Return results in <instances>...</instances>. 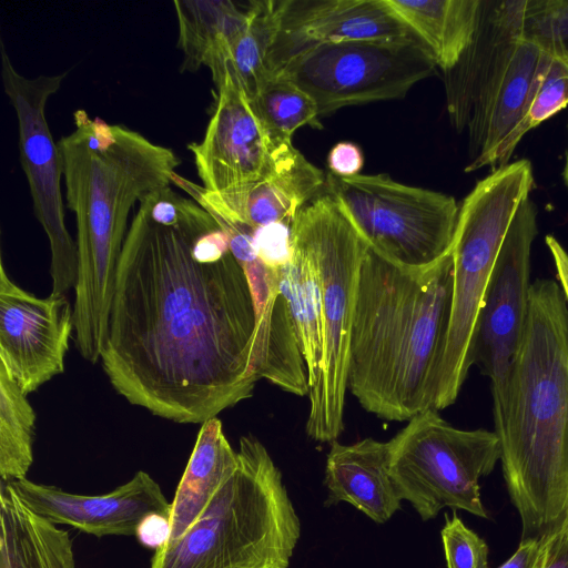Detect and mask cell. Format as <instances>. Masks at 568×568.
Wrapping results in <instances>:
<instances>
[{"mask_svg":"<svg viewBox=\"0 0 568 568\" xmlns=\"http://www.w3.org/2000/svg\"><path fill=\"white\" fill-rule=\"evenodd\" d=\"M255 311L227 235L172 186L139 203L116 268L103 371L152 415L204 424L253 395Z\"/></svg>","mask_w":568,"mask_h":568,"instance_id":"1","label":"cell"},{"mask_svg":"<svg viewBox=\"0 0 568 568\" xmlns=\"http://www.w3.org/2000/svg\"><path fill=\"white\" fill-rule=\"evenodd\" d=\"M75 129L58 142L68 207L77 224L74 345L91 364L105 343L116 268L136 203L171 186L181 160L172 149L123 125L74 113Z\"/></svg>","mask_w":568,"mask_h":568,"instance_id":"2","label":"cell"},{"mask_svg":"<svg viewBox=\"0 0 568 568\" xmlns=\"http://www.w3.org/2000/svg\"><path fill=\"white\" fill-rule=\"evenodd\" d=\"M521 540L568 521V303L558 281L531 283L526 325L494 417Z\"/></svg>","mask_w":568,"mask_h":568,"instance_id":"3","label":"cell"},{"mask_svg":"<svg viewBox=\"0 0 568 568\" xmlns=\"http://www.w3.org/2000/svg\"><path fill=\"white\" fill-rule=\"evenodd\" d=\"M453 291V256L423 274L404 272L369 247L349 343L347 389L387 420L433 408Z\"/></svg>","mask_w":568,"mask_h":568,"instance_id":"4","label":"cell"},{"mask_svg":"<svg viewBox=\"0 0 568 568\" xmlns=\"http://www.w3.org/2000/svg\"><path fill=\"white\" fill-rule=\"evenodd\" d=\"M237 458L207 507L154 551L150 568H288L301 523L282 474L253 435L241 437Z\"/></svg>","mask_w":568,"mask_h":568,"instance_id":"5","label":"cell"},{"mask_svg":"<svg viewBox=\"0 0 568 568\" xmlns=\"http://www.w3.org/2000/svg\"><path fill=\"white\" fill-rule=\"evenodd\" d=\"M524 0L483 1L473 41L446 72L447 109L468 131L466 172L488 165L524 116L551 58L521 33Z\"/></svg>","mask_w":568,"mask_h":568,"instance_id":"6","label":"cell"},{"mask_svg":"<svg viewBox=\"0 0 568 568\" xmlns=\"http://www.w3.org/2000/svg\"><path fill=\"white\" fill-rule=\"evenodd\" d=\"M534 183L530 161L509 162L478 181L459 206L449 323L433 404L437 410L455 403L474 365L478 317L495 261Z\"/></svg>","mask_w":568,"mask_h":568,"instance_id":"7","label":"cell"},{"mask_svg":"<svg viewBox=\"0 0 568 568\" xmlns=\"http://www.w3.org/2000/svg\"><path fill=\"white\" fill-rule=\"evenodd\" d=\"M291 229L292 240L315 265L322 302L323 373L308 393L306 434L333 443L344 429L351 334L368 246L325 190L298 211Z\"/></svg>","mask_w":568,"mask_h":568,"instance_id":"8","label":"cell"},{"mask_svg":"<svg viewBox=\"0 0 568 568\" xmlns=\"http://www.w3.org/2000/svg\"><path fill=\"white\" fill-rule=\"evenodd\" d=\"M325 191L367 246L410 274L452 254L459 205L448 194L398 183L387 174H326Z\"/></svg>","mask_w":568,"mask_h":568,"instance_id":"9","label":"cell"},{"mask_svg":"<svg viewBox=\"0 0 568 568\" xmlns=\"http://www.w3.org/2000/svg\"><path fill=\"white\" fill-rule=\"evenodd\" d=\"M389 474L423 520L449 507L487 518L479 479L500 460L495 430L459 429L435 408L412 417L389 442Z\"/></svg>","mask_w":568,"mask_h":568,"instance_id":"10","label":"cell"},{"mask_svg":"<svg viewBox=\"0 0 568 568\" xmlns=\"http://www.w3.org/2000/svg\"><path fill=\"white\" fill-rule=\"evenodd\" d=\"M436 63L415 36L308 44L271 67L314 101L320 116L338 109L404 98Z\"/></svg>","mask_w":568,"mask_h":568,"instance_id":"11","label":"cell"},{"mask_svg":"<svg viewBox=\"0 0 568 568\" xmlns=\"http://www.w3.org/2000/svg\"><path fill=\"white\" fill-rule=\"evenodd\" d=\"M1 75L4 92L18 120L20 163L29 184L34 215L50 244V294L65 295L77 284L78 247L65 227L62 164L47 121L45 105L60 89L67 72L24 77L16 70L1 45Z\"/></svg>","mask_w":568,"mask_h":568,"instance_id":"12","label":"cell"},{"mask_svg":"<svg viewBox=\"0 0 568 568\" xmlns=\"http://www.w3.org/2000/svg\"><path fill=\"white\" fill-rule=\"evenodd\" d=\"M537 232V207L528 196L519 205L503 241L478 317L474 364L490 381L494 417L501 410L526 325L532 283L531 248Z\"/></svg>","mask_w":568,"mask_h":568,"instance_id":"13","label":"cell"},{"mask_svg":"<svg viewBox=\"0 0 568 568\" xmlns=\"http://www.w3.org/2000/svg\"><path fill=\"white\" fill-rule=\"evenodd\" d=\"M74 334L73 305L67 295L38 297L7 274L0 263V364L24 394L64 372Z\"/></svg>","mask_w":568,"mask_h":568,"instance_id":"14","label":"cell"},{"mask_svg":"<svg viewBox=\"0 0 568 568\" xmlns=\"http://www.w3.org/2000/svg\"><path fill=\"white\" fill-rule=\"evenodd\" d=\"M187 148L202 186L211 192L264 178L274 169L280 150L273 149L250 99L229 67L216 85V104L203 139Z\"/></svg>","mask_w":568,"mask_h":568,"instance_id":"15","label":"cell"},{"mask_svg":"<svg viewBox=\"0 0 568 568\" xmlns=\"http://www.w3.org/2000/svg\"><path fill=\"white\" fill-rule=\"evenodd\" d=\"M6 484L32 511L97 537L135 535L145 516H169L171 510L160 485L143 470L112 491L94 496L67 493L27 478Z\"/></svg>","mask_w":568,"mask_h":568,"instance_id":"16","label":"cell"},{"mask_svg":"<svg viewBox=\"0 0 568 568\" xmlns=\"http://www.w3.org/2000/svg\"><path fill=\"white\" fill-rule=\"evenodd\" d=\"M325 180L326 174L290 144L278 150L274 169L250 184L211 192L176 172L172 184L206 211L258 227L292 223L298 211L325 190Z\"/></svg>","mask_w":568,"mask_h":568,"instance_id":"17","label":"cell"},{"mask_svg":"<svg viewBox=\"0 0 568 568\" xmlns=\"http://www.w3.org/2000/svg\"><path fill=\"white\" fill-rule=\"evenodd\" d=\"M277 4L280 32L270 68L282 55L308 44L414 34L385 0H281Z\"/></svg>","mask_w":568,"mask_h":568,"instance_id":"18","label":"cell"},{"mask_svg":"<svg viewBox=\"0 0 568 568\" xmlns=\"http://www.w3.org/2000/svg\"><path fill=\"white\" fill-rule=\"evenodd\" d=\"M324 483L328 490L325 505L348 503L377 524L400 509L402 499L389 474L388 442L331 443Z\"/></svg>","mask_w":568,"mask_h":568,"instance_id":"19","label":"cell"},{"mask_svg":"<svg viewBox=\"0 0 568 568\" xmlns=\"http://www.w3.org/2000/svg\"><path fill=\"white\" fill-rule=\"evenodd\" d=\"M255 311L254 365L264 378L285 392L308 395L306 364L280 276L265 274L250 284Z\"/></svg>","mask_w":568,"mask_h":568,"instance_id":"20","label":"cell"},{"mask_svg":"<svg viewBox=\"0 0 568 568\" xmlns=\"http://www.w3.org/2000/svg\"><path fill=\"white\" fill-rule=\"evenodd\" d=\"M173 6L179 24L178 47L184 55L181 71L206 67L217 85L230 50L248 23L252 1L175 0Z\"/></svg>","mask_w":568,"mask_h":568,"instance_id":"21","label":"cell"},{"mask_svg":"<svg viewBox=\"0 0 568 568\" xmlns=\"http://www.w3.org/2000/svg\"><path fill=\"white\" fill-rule=\"evenodd\" d=\"M239 458L217 417L202 424L171 503V534L179 539L207 507L237 467Z\"/></svg>","mask_w":568,"mask_h":568,"instance_id":"22","label":"cell"},{"mask_svg":"<svg viewBox=\"0 0 568 568\" xmlns=\"http://www.w3.org/2000/svg\"><path fill=\"white\" fill-rule=\"evenodd\" d=\"M0 568H75L68 531L27 507L8 484L0 494Z\"/></svg>","mask_w":568,"mask_h":568,"instance_id":"23","label":"cell"},{"mask_svg":"<svg viewBox=\"0 0 568 568\" xmlns=\"http://www.w3.org/2000/svg\"><path fill=\"white\" fill-rule=\"evenodd\" d=\"M445 73L460 60L477 29L481 0H385Z\"/></svg>","mask_w":568,"mask_h":568,"instance_id":"24","label":"cell"},{"mask_svg":"<svg viewBox=\"0 0 568 568\" xmlns=\"http://www.w3.org/2000/svg\"><path fill=\"white\" fill-rule=\"evenodd\" d=\"M293 258L281 267L280 291L292 313L306 364L310 390L323 373L324 341L318 276L307 253L292 240Z\"/></svg>","mask_w":568,"mask_h":568,"instance_id":"25","label":"cell"},{"mask_svg":"<svg viewBox=\"0 0 568 568\" xmlns=\"http://www.w3.org/2000/svg\"><path fill=\"white\" fill-rule=\"evenodd\" d=\"M36 412L0 364V475L3 483L27 478L33 463Z\"/></svg>","mask_w":568,"mask_h":568,"instance_id":"26","label":"cell"},{"mask_svg":"<svg viewBox=\"0 0 568 568\" xmlns=\"http://www.w3.org/2000/svg\"><path fill=\"white\" fill-rule=\"evenodd\" d=\"M278 32L277 1L252 0L248 23L232 45L225 63L250 100L272 74L270 60Z\"/></svg>","mask_w":568,"mask_h":568,"instance_id":"27","label":"cell"},{"mask_svg":"<svg viewBox=\"0 0 568 568\" xmlns=\"http://www.w3.org/2000/svg\"><path fill=\"white\" fill-rule=\"evenodd\" d=\"M250 101L274 150L292 144L301 126L321 128L314 101L277 73L272 72Z\"/></svg>","mask_w":568,"mask_h":568,"instance_id":"28","label":"cell"},{"mask_svg":"<svg viewBox=\"0 0 568 568\" xmlns=\"http://www.w3.org/2000/svg\"><path fill=\"white\" fill-rule=\"evenodd\" d=\"M567 105L568 61L552 57L529 100L524 116L495 151L487 166L495 170L507 165L524 135Z\"/></svg>","mask_w":568,"mask_h":568,"instance_id":"29","label":"cell"},{"mask_svg":"<svg viewBox=\"0 0 568 568\" xmlns=\"http://www.w3.org/2000/svg\"><path fill=\"white\" fill-rule=\"evenodd\" d=\"M521 33L550 57L568 61V0H524Z\"/></svg>","mask_w":568,"mask_h":568,"instance_id":"30","label":"cell"},{"mask_svg":"<svg viewBox=\"0 0 568 568\" xmlns=\"http://www.w3.org/2000/svg\"><path fill=\"white\" fill-rule=\"evenodd\" d=\"M440 535L447 568H489L487 544L456 514L446 516Z\"/></svg>","mask_w":568,"mask_h":568,"instance_id":"31","label":"cell"},{"mask_svg":"<svg viewBox=\"0 0 568 568\" xmlns=\"http://www.w3.org/2000/svg\"><path fill=\"white\" fill-rule=\"evenodd\" d=\"M292 223L275 222L250 227L257 258L267 267L280 270L293 258Z\"/></svg>","mask_w":568,"mask_h":568,"instance_id":"32","label":"cell"},{"mask_svg":"<svg viewBox=\"0 0 568 568\" xmlns=\"http://www.w3.org/2000/svg\"><path fill=\"white\" fill-rule=\"evenodd\" d=\"M327 164L331 173L337 176H354L359 174L364 164V156L356 144L339 142L331 149Z\"/></svg>","mask_w":568,"mask_h":568,"instance_id":"33","label":"cell"},{"mask_svg":"<svg viewBox=\"0 0 568 568\" xmlns=\"http://www.w3.org/2000/svg\"><path fill=\"white\" fill-rule=\"evenodd\" d=\"M170 534V517L160 513H152L140 521L135 536L140 544L156 550L168 542Z\"/></svg>","mask_w":568,"mask_h":568,"instance_id":"34","label":"cell"},{"mask_svg":"<svg viewBox=\"0 0 568 568\" xmlns=\"http://www.w3.org/2000/svg\"><path fill=\"white\" fill-rule=\"evenodd\" d=\"M538 568H568V521L560 530L545 539Z\"/></svg>","mask_w":568,"mask_h":568,"instance_id":"35","label":"cell"},{"mask_svg":"<svg viewBox=\"0 0 568 568\" xmlns=\"http://www.w3.org/2000/svg\"><path fill=\"white\" fill-rule=\"evenodd\" d=\"M545 539L521 540L515 554L498 568H538Z\"/></svg>","mask_w":568,"mask_h":568,"instance_id":"36","label":"cell"},{"mask_svg":"<svg viewBox=\"0 0 568 568\" xmlns=\"http://www.w3.org/2000/svg\"><path fill=\"white\" fill-rule=\"evenodd\" d=\"M545 241L555 264L557 281L568 303V252L554 235H547Z\"/></svg>","mask_w":568,"mask_h":568,"instance_id":"37","label":"cell"},{"mask_svg":"<svg viewBox=\"0 0 568 568\" xmlns=\"http://www.w3.org/2000/svg\"><path fill=\"white\" fill-rule=\"evenodd\" d=\"M562 178H564V181H565V184L568 189V149H567V152H566V159H565V165H564V171H562Z\"/></svg>","mask_w":568,"mask_h":568,"instance_id":"38","label":"cell"}]
</instances>
